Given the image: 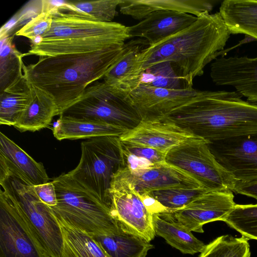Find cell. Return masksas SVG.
<instances>
[{
    "mask_svg": "<svg viewBox=\"0 0 257 257\" xmlns=\"http://www.w3.org/2000/svg\"><path fill=\"white\" fill-rule=\"evenodd\" d=\"M123 46L40 57L34 64H23V74L30 85L54 99L60 115L81 98L87 87L103 78L120 57Z\"/></svg>",
    "mask_w": 257,
    "mask_h": 257,
    "instance_id": "1",
    "label": "cell"
},
{
    "mask_svg": "<svg viewBox=\"0 0 257 257\" xmlns=\"http://www.w3.org/2000/svg\"><path fill=\"white\" fill-rule=\"evenodd\" d=\"M230 33L219 12L205 13L190 26L141 52L143 72L156 63L170 62L188 87L204 73L205 66L217 58Z\"/></svg>",
    "mask_w": 257,
    "mask_h": 257,
    "instance_id": "2",
    "label": "cell"
},
{
    "mask_svg": "<svg viewBox=\"0 0 257 257\" xmlns=\"http://www.w3.org/2000/svg\"><path fill=\"white\" fill-rule=\"evenodd\" d=\"M236 91L198 90L162 117L208 143L257 133V103Z\"/></svg>",
    "mask_w": 257,
    "mask_h": 257,
    "instance_id": "3",
    "label": "cell"
},
{
    "mask_svg": "<svg viewBox=\"0 0 257 257\" xmlns=\"http://www.w3.org/2000/svg\"><path fill=\"white\" fill-rule=\"evenodd\" d=\"M57 198L50 207L54 215L74 227L93 236L117 231L121 222L111 209L72 178L62 173L52 181Z\"/></svg>",
    "mask_w": 257,
    "mask_h": 257,
    "instance_id": "4",
    "label": "cell"
},
{
    "mask_svg": "<svg viewBox=\"0 0 257 257\" xmlns=\"http://www.w3.org/2000/svg\"><path fill=\"white\" fill-rule=\"evenodd\" d=\"M81 150L79 163L69 174L112 210L111 183L123 167L119 137L89 139L81 143Z\"/></svg>",
    "mask_w": 257,
    "mask_h": 257,
    "instance_id": "5",
    "label": "cell"
},
{
    "mask_svg": "<svg viewBox=\"0 0 257 257\" xmlns=\"http://www.w3.org/2000/svg\"><path fill=\"white\" fill-rule=\"evenodd\" d=\"M0 184L6 195L21 208L53 257H59L63 245L60 225L50 207L38 197L34 186L1 162Z\"/></svg>",
    "mask_w": 257,
    "mask_h": 257,
    "instance_id": "6",
    "label": "cell"
},
{
    "mask_svg": "<svg viewBox=\"0 0 257 257\" xmlns=\"http://www.w3.org/2000/svg\"><path fill=\"white\" fill-rule=\"evenodd\" d=\"M61 115L101 121L128 130L136 126L141 119L127 98L104 81H98L87 87L81 98Z\"/></svg>",
    "mask_w": 257,
    "mask_h": 257,
    "instance_id": "7",
    "label": "cell"
},
{
    "mask_svg": "<svg viewBox=\"0 0 257 257\" xmlns=\"http://www.w3.org/2000/svg\"><path fill=\"white\" fill-rule=\"evenodd\" d=\"M165 162L187 173L209 191H231L237 180L217 161L208 142L190 139L170 150Z\"/></svg>",
    "mask_w": 257,
    "mask_h": 257,
    "instance_id": "8",
    "label": "cell"
},
{
    "mask_svg": "<svg viewBox=\"0 0 257 257\" xmlns=\"http://www.w3.org/2000/svg\"><path fill=\"white\" fill-rule=\"evenodd\" d=\"M0 257H53L21 208L2 189Z\"/></svg>",
    "mask_w": 257,
    "mask_h": 257,
    "instance_id": "9",
    "label": "cell"
},
{
    "mask_svg": "<svg viewBox=\"0 0 257 257\" xmlns=\"http://www.w3.org/2000/svg\"><path fill=\"white\" fill-rule=\"evenodd\" d=\"M219 164L237 181L257 180V133L208 143Z\"/></svg>",
    "mask_w": 257,
    "mask_h": 257,
    "instance_id": "10",
    "label": "cell"
},
{
    "mask_svg": "<svg viewBox=\"0 0 257 257\" xmlns=\"http://www.w3.org/2000/svg\"><path fill=\"white\" fill-rule=\"evenodd\" d=\"M231 191L206 192L172 212L176 220L190 231L203 233L208 222L222 221L235 205Z\"/></svg>",
    "mask_w": 257,
    "mask_h": 257,
    "instance_id": "11",
    "label": "cell"
},
{
    "mask_svg": "<svg viewBox=\"0 0 257 257\" xmlns=\"http://www.w3.org/2000/svg\"><path fill=\"white\" fill-rule=\"evenodd\" d=\"M113 178L124 181L139 195L170 188L203 187L193 177L166 162L136 171L122 167Z\"/></svg>",
    "mask_w": 257,
    "mask_h": 257,
    "instance_id": "12",
    "label": "cell"
},
{
    "mask_svg": "<svg viewBox=\"0 0 257 257\" xmlns=\"http://www.w3.org/2000/svg\"><path fill=\"white\" fill-rule=\"evenodd\" d=\"M210 77L218 86H230L246 98L257 103V57L221 56L210 65Z\"/></svg>",
    "mask_w": 257,
    "mask_h": 257,
    "instance_id": "13",
    "label": "cell"
},
{
    "mask_svg": "<svg viewBox=\"0 0 257 257\" xmlns=\"http://www.w3.org/2000/svg\"><path fill=\"white\" fill-rule=\"evenodd\" d=\"M198 138L189 131L164 118H142L139 124L119 137L136 145L168 152L185 141Z\"/></svg>",
    "mask_w": 257,
    "mask_h": 257,
    "instance_id": "14",
    "label": "cell"
},
{
    "mask_svg": "<svg viewBox=\"0 0 257 257\" xmlns=\"http://www.w3.org/2000/svg\"><path fill=\"white\" fill-rule=\"evenodd\" d=\"M110 193L114 216L149 241L153 240L156 233L152 214L138 193L126 182L115 178L112 180Z\"/></svg>",
    "mask_w": 257,
    "mask_h": 257,
    "instance_id": "15",
    "label": "cell"
},
{
    "mask_svg": "<svg viewBox=\"0 0 257 257\" xmlns=\"http://www.w3.org/2000/svg\"><path fill=\"white\" fill-rule=\"evenodd\" d=\"M197 91L192 87L169 89L140 83L127 98L141 119L161 118L187 102Z\"/></svg>",
    "mask_w": 257,
    "mask_h": 257,
    "instance_id": "16",
    "label": "cell"
},
{
    "mask_svg": "<svg viewBox=\"0 0 257 257\" xmlns=\"http://www.w3.org/2000/svg\"><path fill=\"white\" fill-rule=\"evenodd\" d=\"M53 9L50 30L41 40L71 39L98 36H117L129 39L127 27L112 22H101L86 19L65 12Z\"/></svg>",
    "mask_w": 257,
    "mask_h": 257,
    "instance_id": "17",
    "label": "cell"
},
{
    "mask_svg": "<svg viewBox=\"0 0 257 257\" xmlns=\"http://www.w3.org/2000/svg\"><path fill=\"white\" fill-rule=\"evenodd\" d=\"M197 18L174 11L154 12L139 23L127 27L128 38H144L149 46H152L187 28Z\"/></svg>",
    "mask_w": 257,
    "mask_h": 257,
    "instance_id": "18",
    "label": "cell"
},
{
    "mask_svg": "<svg viewBox=\"0 0 257 257\" xmlns=\"http://www.w3.org/2000/svg\"><path fill=\"white\" fill-rule=\"evenodd\" d=\"M148 46L147 41L141 39L124 44L120 57L105 74L103 81L127 98L141 83L143 70L140 56L142 51Z\"/></svg>",
    "mask_w": 257,
    "mask_h": 257,
    "instance_id": "19",
    "label": "cell"
},
{
    "mask_svg": "<svg viewBox=\"0 0 257 257\" xmlns=\"http://www.w3.org/2000/svg\"><path fill=\"white\" fill-rule=\"evenodd\" d=\"M127 39L117 36H98L85 38L41 40L32 43L24 56L35 55L39 57L90 53L115 47L123 46Z\"/></svg>",
    "mask_w": 257,
    "mask_h": 257,
    "instance_id": "20",
    "label": "cell"
},
{
    "mask_svg": "<svg viewBox=\"0 0 257 257\" xmlns=\"http://www.w3.org/2000/svg\"><path fill=\"white\" fill-rule=\"evenodd\" d=\"M119 7L121 14L140 20L152 13L161 11L185 13L198 17L209 13L213 4L206 0H121Z\"/></svg>",
    "mask_w": 257,
    "mask_h": 257,
    "instance_id": "21",
    "label": "cell"
},
{
    "mask_svg": "<svg viewBox=\"0 0 257 257\" xmlns=\"http://www.w3.org/2000/svg\"><path fill=\"white\" fill-rule=\"evenodd\" d=\"M109 257H146L154 246L125 223L113 233L92 236Z\"/></svg>",
    "mask_w": 257,
    "mask_h": 257,
    "instance_id": "22",
    "label": "cell"
},
{
    "mask_svg": "<svg viewBox=\"0 0 257 257\" xmlns=\"http://www.w3.org/2000/svg\"><path fill=\"white\" fill-rule=\"evenodd\" d=\"M0 161L21 174L33 186L48 182L42 163L36 162L2 132L0 133Z\"/></svg>",
    "mask_w": 257,
    "mask_h": 257,
    "instance_id": "23",
    "label": "cell"
},
{
    "mask_svg": "<svg viewBox=\"0 0 257 257\" xmlns=\"http://www.w3.org/2000/svg\"><path fill=\"white\" fill-rule=\"evenodd\" d=\"M130 130L101 121L75 118L60 115L53 129L54 136L59 141L91 139L103 136L120 137Z\"/></svg>",
    "mask_w": 257,
    "mask_h": 257,
    "instance_id": "24",
    "label": "cell"
},
{
    "mask_svg": "<svg viewBox=\"0 0 257 257\" xmlns=\"http://www.w3.org/2000/svg\"><path fill=\"white\" fill-rule=\"evenodd\" d=\"M152 222L156 234L164 238L168 244L183 253L201 252L205 246L176 220L172 212L152 214Z\"/></svg>",
    "mask_w": 257,
    "mask_h": 257,
    "instance_id": "25",
    "label": "cell"
},
{
    "mask_svg": "<svg viewBox=\"0 0 257 257\" xmlns=\"http://www.w3.org/2000/svg\"><path fill=\"white\" fill-rule=\"evenodd\" d=\"M219 12L231 34L257 40V0H224Z\"/></svg>",
    "mask_w": 257,
    "mask_h": 257,
    "instance_id": "26",
    "label": "cell"
},
{
    "mask_svg": "<svg viewBox=\"0 0 257 257\" xmlns=\"http://www.w3.org/2000/svg\"><path fill=\"white\" fill-rule=\"evenodd\" d=\"M0 92V124L14 126L32 100L31 86L23 73Z\"/></svg>",
    "mask_w": 257,
    "mask_h": 257,
    "instance_id": "27",
    "label": "cell"
},
{
    "mask_svg": "<svg viewBox=\"0 0 257 257\" xmlns=\"http://www.w3.org/2000/svg\"><path fill=\"white\" fill-rule=\"evenodd\" d=\"M33 99L14 127L21 132H35L49 125L57 115L54 99L44 91L31 85Z\"/></svg>",
    "mask_w": 257,
    "mask_h": 257,
    "instance_id": "28",
    "label": "cell"
},
{
    "mask_svg": "<svg viewBox=\"0 0 257 257\" xmlns=\"http://www.w3.org/2000/svg\"><path fill=\"white\" fill-rule=\"evenodd\" d=\"M54 216L60 225L63 237L59 257H109L92 236Z\"/></svg>",
    "mask_w": 257,
    "mask_h": 257,
    "instance_id": "29",
    "label": "cell"
},
{
    "mask_svg": "<svg viewBox=\"0 0 257 257\" xmlns=\"http://www.w3.org/2000/svg\"><path fill=\"white\" fill-rule=\"evenodd\" d=\"M121 0L63 1L58 10L84 19L101 22H112Z\"/></svg>",
    "mask_w": 257,
    "mask_h": 257,
    "instance_id": "30",
    "label": "cell"
},
{
    "mask_svg": "<svg viewBox=\"0 0 257 257\" xmlns=\"http://www.w3.org/2000/svg\"><path fill=\"white\" fill-rule=\"evenodd\" d=\"M120 146L124 165L132 171L150 168L165 162L168 152L121 141Z\"/></svg>",
    "mask_w": 257,
    "mask_h": 257,
    "instance_id": "31",
    "label": "cell"
},
{
    "mask_svg": "<svg viewBox=\"0 0 257 257\" xmlns=\"http://www.w3.org/2000/svg\"><path fill=\"white\" fill-rule=\"evenodd\" d=\"M13 38L14 36H10L0 39V92L23 73L24 54L18 51L12 44Z\"/></svg>",
    "mask_w": 257,
    "mask_h": 257,
    "instance_id": "32",
    "label": "cell"
},
{
    "mask_svg": "<svg viewBox=\"0 0 257 257\" xmlns=\"http://www.w3.org/2000/svg\"><path fill=\"white\" fill-rule=\"evenodd\" d=\"M248 239L230 234L220 236L205 245L199 257H250Z\"/></svg>",
    "mask_w": 257,
    "mask_h": 257,
    "instance_id": "33",
    "label": "cell"
},
{
    "mask_svg": "<svg viewBox=\"0 0 257 257\" xmlns=\"http://www.w3.org/2000/svg\"><path fill=\"white\" fill-rule=\"evenodd\" d=\"M141 83L169 89L188 87L169 61L159 62L146 69L142 74Z\"/></svg>",
    "mask_w": 257,
    "mask_h": 257,
    "instance_id": "34",
    "label": "cell"
},
{
    "mask_svg": "<svg viewBox=\"0 0 257 257\" xmlns=\"http://www.w3.org/2000/svg\"><path fill=\"white\" fill-rule=\"evenodd\" d=\"M223 221L248 239L257 240V203L236 204Z\"/></svg>",
    "mask_w": 257,
    "mask_h": 257,
    "instance_id": "35",
    "label": "cell"
},
{
    "mask_svg": "<svg viewBox=\"0 0 257 257\" xmlns=\"http://www.w3.org/2000/svg\"><path fill=\"white\" fill-rule=\"evenodd\" d=\"M209 192L204 187L170 188L149 193L171 212L181 209L200 195Z\"/></svg>",
    "mask_w": 257,
    "mask_h": 257,
    "instance_id": "36",
    "label": "cell"
},
{
    "mask_svg": "<svg viewBox=\"0 0 257 257\" xmlns=\"http://www.w3.org/2000/svg\"><path fill=\"white\" fill-rule=\"evenodd\" d=\"M53 13V10L42 13L18 31L15 35L26 37L32 42L41 38L51 28Z\"/></svg>",
    "mask_w": 257,
    "mask_h": 257,
    "instance_id": "37",
    "label": "cell"
},
{
    "mask_svg": "<svg viewBox=\"0 0 257 257\" xmlns=\"http://www.w3.org/2000/svg\"><path fill=\"white\" fill-rule=\"evenodd\" d=\"M43 12V0L31 1L15 14L17 21L8 32L6 37L16 33L33 19Z\"/></svg>",
    "mask_w": 257,
    "mask_h": 257,
    "instance_id": "38",
    "label": "cell"
},
{
    "mask_svg": "<svg viewBox=\"0 0 257 257\" xmlns=\"http://www.w3.org/2000/svg\"><path fill=\"white\" fill-rule=\"evenodd\" d=\"M34 191L39 199L49 207L57 204L55 187L52 182L34 186Z\"/></svg>",
    "mask_w": 257,
    "mask_h": 257,
    "instance_id": "39",
    "label": "cell"
},
{
    "mask_svg": "<svg viewBox=\"0 0 257 257\" xmlns=\"http://www.w3.org/2000/svg\"><path fill=\"white\" fill-rule=\"evenodd\" d=\"M233 192L253 198L257 201V180L237 181Z\"/></svg>",
    "mask_w": 257,
    "mask_h": 257,
    "instance_id": "40",
    "label": "cell"
},
{
    "mask_svg": "<svg viewBox=\"0 0 257 257\" xmlns=\"http://www.w3.org/2000/svg\"><path fill=\"white\" fill-rule=\"evenodd\" d=\"M138 195L148 211L152 214L160 212H171L162 205L149 192Z\"/></svg>",
    "mask_w": 257,
    "mask_h": 257,
    "instance_id": "41",
    "label": "cell"
}]
</instances>
